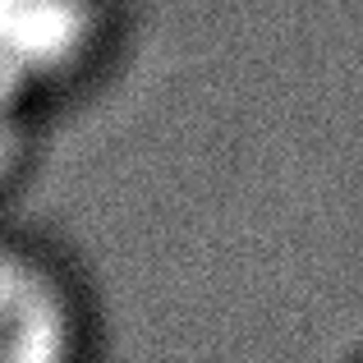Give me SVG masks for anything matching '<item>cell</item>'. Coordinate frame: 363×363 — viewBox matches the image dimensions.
I'll list each match as a JSON object with an SVG mask.
<instances>
[{
	"label": "cell",
	"mask_w": 363,
	"mask_h": 363,
	"mask_svg": "<svg viewBox=\"0 0 363 363\" xmlns=\"http://www.w3.org/2000/svg\"><path fill=\"white\" fill-rule=\"evenodd\" d=\"M92 37V0H0V79H42Z\"/></svg>",
	"instance_id": "6da1fadb"
},
{
	"label": "cell",
	"mask_w": 363,
	"mask_h": 363,
	"mask_svg": "<svg viewBox=\"0 0 363 363\" xmlns=\"http://www.w3.org/2000/svg\"><path fill=\"white\" fill-rule=\"evenodd\" d=\"M69 345V318L51 281L0 253V363H46Z\"/></svg>",
	"instance_id": "7a4b0ae2"
}]
</instances>
